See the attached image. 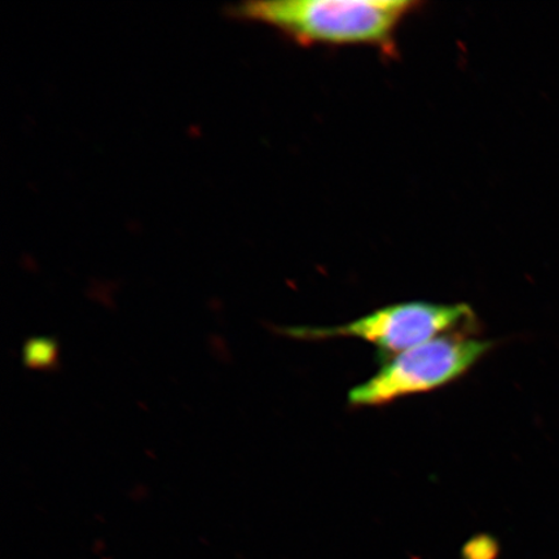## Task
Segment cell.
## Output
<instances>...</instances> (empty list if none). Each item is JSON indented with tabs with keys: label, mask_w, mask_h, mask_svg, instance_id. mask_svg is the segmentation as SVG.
<instances>
[{
	"label": "cell",
	"mask_w": 559,
	"mask_h": 559,
	"mask_svg": "<svg viewBox=\"0 0 559 559\" xmlns=\"http://www.w3.org/2000/svg\"><path fill=\"white\" fill-rule=\"evenodd\" d=\"M421 3L412 0H272L237 5V17L274 27L299 46H365L396 52L403 21Z\"/></svg>",
	"instance_id": "cell-1"
},
{
	"label": "cell",
	"mask_w": 559,
	"mask_h": 559,
	"mask_svg": "<svg viewBox=\"0 0 559 559\" xmlns=\"http://www.w3.org/2000/svg\"><path fill=\"white\" fill-rule=\"evenodd\" d=\"M493 347L492 341L440 335L397 354L372 379L349 391L354 407H374L429 393L464 376Z\"/></svg>",
	"instance_id": "cell-2"
},
{
	"label": "cell",
	"mask_w": 559,
	"mask_h": 559,
	"mask_svg": "<svg viewBox=\"0 0 559 559\" xmlns=\"http://www.w3.org/2000/svg\"><path fill=\"white\" fill-rule=\"evenodd\" d=\"M472 319L473 310L465 304L407 302L384 307L344 325L288 326L277 328V332L304 341L356 337L370 342L384 353L402 354Z\"/></svg>",
	"instance_id": "cell-3"
},
{
	"label": "cell",
	"mask_w": 559,
	"mask_h": 559,
	"mask_svg": "<svg viewBox=\"0 0 559 559\" xmlns=\"http://www.w3.org/2000/svg\"><path fill=\"white\" fill-rule=\"evenodd\" d=\"M23 362L27 369L53 372L60 368L59 341L48 335L27 338L23 346Z\"/></svg>",
	"instance_id": "cell-4"
}]
</instances>
